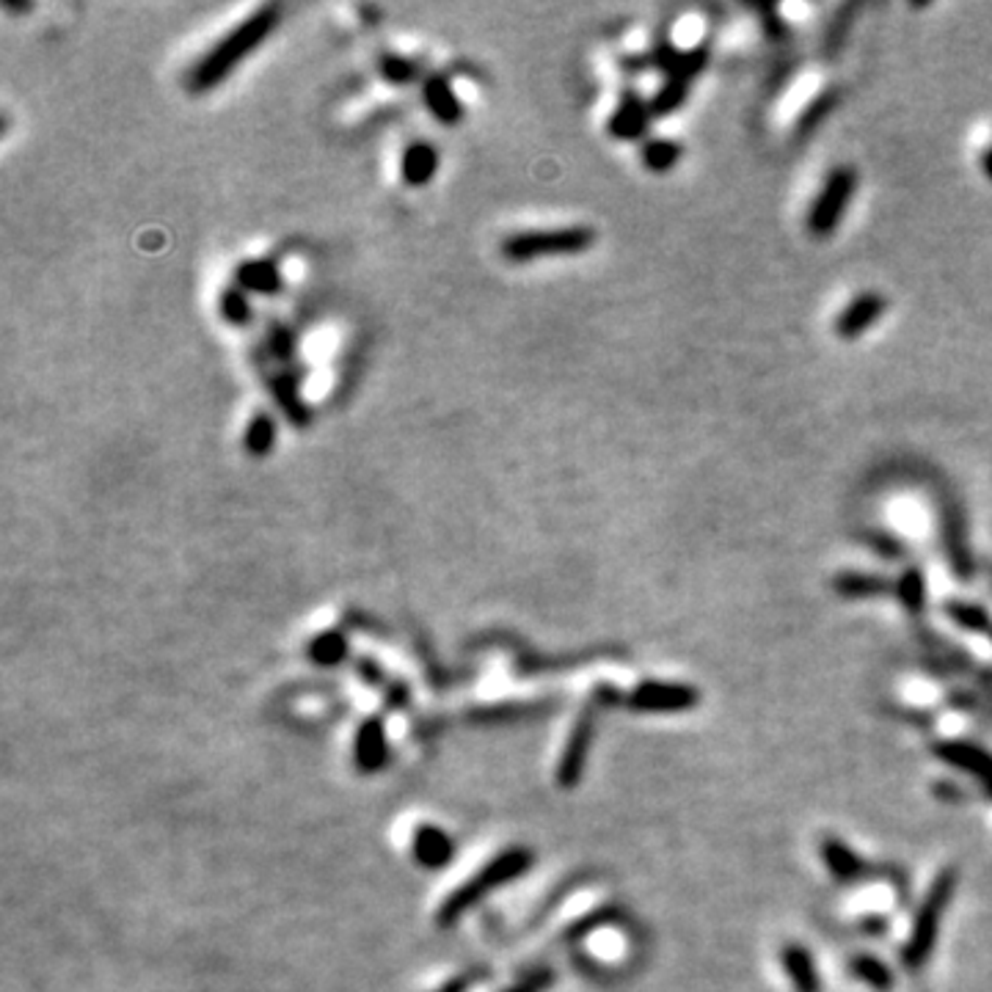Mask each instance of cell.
Wrapping results in <instances>:
<instances>
[{
	"mask_svg": "<svg viewBox=\"0 0 992 992\" xmlns=\"http://www.w3.org/2000/svg\"><path fill=\"white\" fill-rule=\"evenodd\" d=\"M271 387H274L276 400H279V405L285 409V414L290 416L292 423L306 425V416H310V411H306L301 394H298L296 378H292V375H276V378L271 380Z\"/></svg>",
	"mask_w": 992,
	"mask_h": 992,
	"instance_id": "e0dca14e",
	"label": "cell"
},
{
	"mask_svg": "<svg viewBox=\"0 0 992 992\" xmlns=\"http://www.w3.org/2000/svg\"><path fill=\"white\" fill-rule=\"evenodd\" d=\"M850 970H852V976H855V979L866 981L868 987H874V990H880V992L882 990H891V984H893L891 970H888L886 965L880 963V959L866 957V954H861V957L852 959Z\"/></svg>",
	"mask_w": 992,
	"mask_h": 992,
	"instance_id": "44dd1931",
	"label": "cell"
},
{
	"mask_svg": "<svg viewBox=\"0 0 992 992\" xmlns=\"http://www.w3.org/2000/svg\"><path fill=\"white\" fill-rule=\"evenodd\" d=\"M701 701V692L690 683H662V681H645L631 692L629 703L637 712H690Z\"/></svg>",
	"mask_w": 992,
	"mask_h": 992,
	"instance_id": "8992f818",
	"label": "cell"
},
{
	"mask_svg": "<svg viewBox=\"0 0 992 992\" xmlns=\"http://www.w3.org/2000/svg\"><path fill=\"white\" fill-rule=\"evenodd\" d=\"M984 791H987V796H992V780H987V783H984Z\"/></svg>",
	"mask_w": 992,
	"mask_h": 992,
	"instance_id": "d6a6232c",
	"label": "cell"
},
{
	"mask_svg": "<svg viewBox=\"0 0 992 992\" xmlns=\"http://www.w3.org/2000/svg\"><path fill=\"white\" fill-rule=\"evenodd\" d=\"M945 613H949V618L954 620V624L963 626V629H968V631H987V629H990V615H987L984 610H981V606H976V604H963V601H954V604L945 606Z\"/></svg>",
	"mask_w": 992,
	"mask_h": 992,
	"instance_id": "cb8c5ba5",
	"label": "cell"
},
{
	"mask_svg": "<svg viewBox=\"0 0 992 992\" xmlns=\"http://www.w3.org/2000/svg\"><path fill=\"white\" fill-rule=\"evenodd\" d=\"M384 731H380L378 723H367L359 733V764L364 769L378 767L380 761H384Z\"/></svg>",
	"mask_w": 992,
	"mask_h": 992,
	"instance_id": "603a6c76",
	"label": "cell"
},
{
	"mask_svg": "<svg viewBox=\"0 0 992 992\" xmlns=\"http://www.w3.org/2000/svg\"><path fill=\"white\" fill-rule=\"evenodd\" d=\"M595 235L588 226H565V229H538V233H518L505 238L502 256L511 262L541 260V256L582 254L593 246Z\"/></svg>",
	"mask_w": 992,
	"mask_h": 992,
	"instance_id": "3957f363",
	"label": "cell"
},
{
	"mask_svg": "<svg viewBox=\"0 0 992 992\" xmlns=\"http://www.w3.org/2000/svg\"><path fill=\"white\" fill-rule=\"evenodd\" d=\"M874 549H877V554H886L888 560H896L899 554H902V547H899V543H893L891 538H874Z\"/></svg>",
	"mask_w": 992,
	"mask_h": 992,
	"instance_id": "f546056e",
	"label": "cell"
},
{
	"mask_svg": "<svg viewBox=\"0 0 992 992\" xmlns=\"http://www.w3.org/2000/svg\"><path fill=\"white\" fill-rule=\"evenodd\" d=\"M425 102H428L430 113H434L436 120L444 122V125H455L461 120V102H457L455 91L450 89L444 78H430L425 84Z\"/></svg>",
	"mask_w": 992,
	"mask_h": 992,
	"instance_id": "9a60e30c",
	"label": "cell"
},
{
	"mask_svg": "<svg viewBox=\"0 0 992 992\" xmlns=\"http://www.w3.org/2000/svg\"><path fill=\"white\" fill-rule=\"evenodd\" d=\"M648 120H651V105L640 100L635 95H626L620 100L618 111L613 113V120H610V133L615 138H624V141H631V138H640L645 133Z\"/></svg>",
	"mask_w": 992,
	"mask_h": 992,
	"instance_id": "30bf717a",
	"label": "cell"
},
{
	"mask_svg": "<svg viewBox=\"0 0 992 992\" xmlns=\"http://www.w3.org/2000/svg\"><path fill=\"white\" fill-rule=\"evenodd\" d=\"M221 315L229 323H235V326H243V323L251 321V306L240 287H229V290L221 296Z\"/></svg>",
	"mask_w": 992,
	"mask_h": 992,
	"instance_id": "484cf974",
	"label": "cell"
},
{
	"mask_svg": "<svg viewBox=\"0 0 992 992\" xmlns=\"http://www.w3.org/2000/svg\"><path fill=\"white\" fill-rule=\"evenodd\" d=\"M981 166H984V174L992 179V147L987 149L984 158H981Z\"/></svg>",
	"mask_w": 992,
	"mask_h": 992,
	"instance_id": "1f68e13d",
	"label": "cell"
},
{
	"mask_svg": "<svg viewBox=\"0 0 992 992\" xmlns=\"http://www.w3.org/2000/svg\"><path fill=\"white\" fill-rule=\"evenodd\" d=\"M896 595L902 601L904 610H909L913 615H918L927 604V582L924 574L918 568H907L902 574V579L896 582Z\"/></svg>",
	"mask_w": 992,
	"mask_h": 992,
	"instance_id": "d6986e66",
	"label": "cell"
},
{
	"mask_svg": "<svg viewBox=\"0 0 992 992\" xmlns=\"http://www.w3.org/2000/svg\"><path fill=\"white\" fill-rule=\"evenodd\" d=\"M416 855L423 857V863H428V866H441L450 857V844H447V838L439 830L423 827V830L416 832Z\"/></svg>",
	"mask_w": 992,
	"mask_h": 992,
	"instance_id": "7402d4cb",
	"label": "cell"
},
{
	"mask_svg": "<svg viewBox=\"0 0 992 992\" xmlns=\"http://www.w3.org/2000/svg\"><path fill=\"white\" fill-rule=\"evenodd\" d=\"M312 654H315V660L323 662V665H334L339 656L346 654V642L337 635H323L321 640L312 645Z\"/></svg>",
	"mask_w": 992,
	"mask_h": 992,
	"instance_id": "4316f807",
	"label": "cell"
},
{
	"mask_svg": "<svg viewBox=\"0 0 992 992\" xmlns=\"http://www.w3.org/2000/svg\"><path fill=\"white\" fill-rule=\"evenodd\" d=\"M238 287L249 292H276L281 287L279 268L274 262H243L238 268Z\"/></svg>",
	"mask_w": 992,
	"mask_h": 992,
	"instance_id": "2e32d148",
	"label": "cell"
},
{
	"mask_svg": "<svg viewBox=\"0 0 992 992\" xmlns=\"http://www.w3.org/2000/svg\"><path fill=\"white\" fill-rule=\"evenodd\" d=\"M274 441H276L274 419H271L268 414H256L254 419H251L249 428H246V450H249L251 455L262 457L274 450Z\"/></svg>",
	"mask_w": 992,
	"mask_h": 992,
	"instance_id": "ffe728a7",
	"label": "cell"
},
{
	"mask_svg": "<svg viewBox=\"0 0 992 992\" xmlns=\"http://www.w3.org/2000/svg\"><path fill=\"white\" fill-rule=\"evenodd\" d=\"M593 706H595V703H590L588 712H585L582 717H579L577 728H574V733H570L568 744H565L563 761H560V780H563L565 786L577 783L579 773H582V767H585V755H588L590 739H593V725H595L593 723V714H595Z\"/></svg>",
	"mask_w": 992,
	"mask_h": 992,
	"instance_id": "ba28073f",
	"label": "cell"
},
{
	"mask_svg": "<svg viewBox=\"0 0 992 992\" xmlns=\"http://www.w3.org/2000/svg\"><path fill=\"white\" fill-rule=\"evenodd\" d=\"M292 348H296V339H292V334L287 331V328L276 326L268 337V351L274 353L276 359H281V362H290Z\"/></svg>",
	"mask_w": 992,
	"mask_h": 992,
	"instance_id": "f1b7e54d",
	"label": "cell"
},
{
	"mask_svg": "<svg viewBox=\"0 0 992 992\" xmlns=\"http://www.w3.org/2000/svg\"><path fill=\"white\" fill-rule=\"evenodd\" d=\"M934 753H938L945 764H951V767H957L963 769V773L981 778V783L992 780V755L984 753L981 748H976V744L943 742L934 748Z\"/></svg>",
	"mask_w": 992,
	"mask_h": 992,
	"instance_id": "9c48e42d",
	"label": "cell"
},
{
	"mask_svg": "<svg viewBox=\"0 0 992 992\" xmlns=\"http://www.w3.org/2000/svg\"><path fill=\"white\" fill-rule=\"evenodd\" d=\"M687 91H690V84H683V80H667L665 89L651 100V116H670L673 111H678V108L683 105Z\"/></svg>",
	"mask_w": 992,
	"mask_h": 992,
	"instance_id": "d4e9b609",
	"label": "cell"
},
{
	"mask_svg": "<svg viewBox=\"0 0 992 992\" xmlns=\"http://www.w3.org/2000/svg\"><path fill=\"white\" fill-rule=\"evenodd\" d=\"M821 857H825V866L830 868L832 877L841 882H855L866 874L863 857H857L855 852H852L844 841H838V838H827L825 844H821Z\"/></svg>",
	"mask_w": 992,
	"mask_h": 992,
	"instance_id": "7c38bea8",
	"label": "cell"
},
{
	"mask_svg": "<svg viewBox=\"0 0 992 992\" xmlns=\"http://www.w3.org/2000/svg\"><path fill=\"white\" fill-rule=\"evenodd\" d=\"M279 7H262L256 9L249 20H243L238 28L229 30V34H226L224 39H221L193 70H190V91H197L199 95V91H210L215 84H221L240 61L249 59V55L254 53L256 45H260L262 39H268V36L274 34V28L279 25Z\"/></svg>",
	"mask_w": 992,
	"mask_h": 992,
	"instance_id": "6da1fadb",
	"label": "cell"
},
{
	"mask_svg": "<svg viewBox=\"0 0 992 992\" xmlns=\"http://www.w3.org/2000/svg\"><path fill=\"white\" fill-rule=\"evenodd\" d=\"M380 70H384V75H387L392 84H409V80H414L416 66L411 64V61L400 59V55H387Z\"/></svg>",
	"mask_w": 992,
	"mask_h": 992,
	"instance_id": "83f0119b",
	"label": "cell"
},
{
	"mask_svg": "<svg viewBox=\"0 0 992 992\" xmlns=\"http://www.w3.org/2000/svg\"><path fill=\"white\" fill-rule=\"evenodd\" d=\"M780 959H783V970L796 992H819V974H816L814 957H811L805 945L789 943Z\"/></svg>",
	"mask_w": 992,
	"mask_h": 992,
	"instance_id": "8fae6325",
	"label": "cell"
},
{
	"mask_svg": "<svg viewBox=\"0 0 992 992\" xmlns=\"http://www.w3.org/2000/svg\"><path fill=\"white\" fill-rule=\"evenodd\" d=\"M403 179L414 188L428 185L439 168V152L430 143H411L403 155Z\"/></svg>",
	"mask_w": 992,
	"mask_h": 992,
	"instance_id": "4fadbf2b",
	"label": "cell"
},
{
	"mask_svg": "<svg viewBox=\"0 0 992 992\" xmlns=\"http://www.w3.org/2000/svg\"><path fill=\"white\" fill-rule=\"evenodd\" d=\"M832 588L844 595V599H877V595L896 590V585L877 577V574H857V570H850V574H841V577L832 582Z\"/></svg>",
	"mask_w": 992,
	"mask_h": 992,
	"instance_id": "5bb4252c",
	"label": "cell"
},
{
	"mask_svg": "<svg viewBox=\"0 0 992 992\" xmlns=\"http://www.w3.org/2000/svg\"><path fill=\"white\" fill-rule=\"evenodd\" d=\"M888 301L877 292H863L846 303V310L836 317V334L841 339H857L886 315Z\"/></svg>",
	"mask_w": 992,
	"mask_h": 992,
	"instance_id": "52a82bcc",
	"label": "cell"
},
{
	"mask_svg": "<svg viewBox=\"0 0 992 992\" xmlns=\"http://www.w3.org/2000/svg\"><path fill=\"white\" fill-rule=\"evenodd\" d=\"M527 863H529L527 852H518V850L516 852H507V855H502V857H497V861H493L491 866L486 868V871L477 874V877L469 882V886L461 888V891H457L455 896H452L450 902H447V907H444V913H441V918H444V921H452V918H455V915L461 913V909H466L469 904H475L477 899L482 896V893H488L491 888L500 886V882H505V880H511V877H516V874H522L524 868H527Z\"/></svg>",
	"mask_w": 992,
	"mask_h": 992,
	"instance_id": "5b68a950",
	"label": "cell"
},
{
	"mask_svg": "<svg viewBox=\"0 0 992 992\" xmlns=\"http://www.w3.org/2000/svg\"><path fill=\"white\" fill-rule=\"evenodd\" d=\"M855 168H832L825 188L819 190V197H816V202L811 204L808 210V233L814 235V238H827V235L836 233L841 218H844L846 208H850L852 197H855Z\"/></svg>",
	"mask_w": 992,
	"mask_h": 992,
	"instance_id": "277c9868",
	"label": "cell"
},
{
	"mask_svg": "<svg viewBox=\"0 0 992 992\" xmlns=\"http://www.w3.org/2000/svg\"><path fill=\"white\" fill-rule=\"evenodd\" d=\"M678 161H681V147H678L676 141H667V138L648 141L645 149H642V163H645L648 172L665 174L670 172Z\"/></svg>",
	"mask_w": 992,
	"mask_h": 992,
	"instance_id": "ac0fdd59",
	"label": "cell"
},
{
	"mask_svg": "<svg viewBox=\"0 0 992 992\" xmlns=\"http://www.w3.org/2000/svg\"><path fill=\"white\" fill-rule=\"evenodd\" d=\"M547 981H549V974H541V976H536V979H532V981H527V984L516 987V990H513V992H538L543 984H547Z\"/></svg>",
	"mask_w": 992,
	"mask_h": 992,
	"instance_id": "4dcf8cb0",
	"label": "cell"
},
{
	"mask_svg": "<svg viewBox=\"0 0 992 992\" xmlns=\"http://www.w3.org/2000/svg\"><path fill=\"white\" fill-rule=\"evenodd\" d=\"M954 888H957V871L954 868H945V871L938 874V880L932 882L929 888L927 899H924L921 909L915 915L913 932H909L907 945L902 951V963L907 965L909 970H918L929 957H932L934 940H938V924L943 918L945 907H949L951 896H954Z\"/></svg>",
	"mask_w": 992,
	"mask_h": 992,
	"instance_id": "7a4b0ae2",
	"label": "cell"
}]
</instances>
